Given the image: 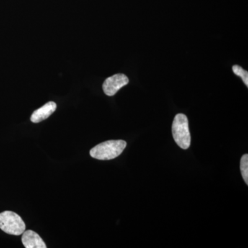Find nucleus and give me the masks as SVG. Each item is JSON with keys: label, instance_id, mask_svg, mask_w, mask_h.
I'll return each instance as SVG.
<instances>
[{"label": "nucleus", "instance_id": "obj_1", "mask_svg": "<svg viewBox=\"0 0 248 248\" xmlns=\"http://www.w3.org/2000/svg\"><path fill=\"white\" fill-rule=\"evenodd\" d=\"M126 147L124 140H109L94 146L90 151V155L94 159L110 160L120 156Z\"/></svg>", "mask_w": 248, "mask_h": 248}, {"label": "nucleus", "instance_id": "obj_2", "mask_svg": "<svg viewBox=\"0 0 248 248\" xmlns=\"http://www.w3.org/2000/svg\"><path fill=\"white\" fill-rule=\"evenodd\" d=\"M172 136L178 146L182 149L189 148L191 143V136L189 130L187 117L184 114H177L173 121Z\"/></svg>", "mask_w": 248, "mask_h": 248}, {"label": "nucleus", "instance_id": "obj_3", "mask_svg": "<svg viewBox=\"0 0 248 248\" xmlns=\"http://www.w3.org/2000/svg\"><path fill=\"white\" fill-rule=\"evenodd\" d=\"M0 229L7 234L19 236L25 231L26 225L17 214L4 211L0 213Z\"/></svg>", "mask_w": 248, "mask_h": 248}, {"label": "nucleus", "instance_id": "obj_4", "mask_svg": "<svg viewBox=\"0 0 248 248\" xmlns=\"http://www.w3.org/2000/svg\"><path fill=\"white\" fill-rule=\"evenodd\" d=\"M128 83V77L122 73H119L105 80L103 84V90L107 95L113 96Z\"/></svg>", "mask_w": 248, "mask_h": 248}, {"label": "nucleus", "instance_id": "obj_5", "mask_svg": "<svg viewBox=\"0 0 248 248\" xmlns=\"http://www.w3.org/2000/svg\"><path fill=\"white\" fill-rule=\"evenodd\" d=\"M22 241L26 248H47L40 235L32 231H24L22 234Z\"/></svg>", "mask_w": 248, "mask_h": 248}, {"label": "nucleus", "instance_id": "obj_6", "mask_svg": "<svg viewBox=\"0 0 248 248\" xmlns=\"http://www.w3.org/2000/svg\"><path fill=\"white\" fill-rule=\"evenodd\" d=\"M57 108V104L54 102H49L34 111L31 117V121L33 123H40L42 121L48 119L52 114L55 112Z\"/></svg>", "mask_w": 248, "mask_h": 248}, {"label": "nucleus", "instance_id": "obj_7", "mask_svg": "<svg viewBox=\"0 0 248 248\" xmlns=\"http://www.w3.org/2000/svg\"><path fill=\"white\" fill-rule=\"evenodd\" d=\"M241 171L243 179L246 184H248V155H244L241 159Z\"/></svg>", "mask_w": 248, "mask_h": 248}, {"label": "nucleus", "instance_id": "obj_8", "mask_svg": "<svg viewBox=\"0 0 248 248\" xmlns=\"http://www.w3.org/2000/svg\"><path fill=\"white\" fill-rule=\"evenodd\" d=\"M232 71L236 76L240 77L244 81V84L246 86H248V73L247 71L244 70L242 67L234 65L232 67Z\"/></svg>", "mask_w": 248, "mask_h": 248}]
</instances>
